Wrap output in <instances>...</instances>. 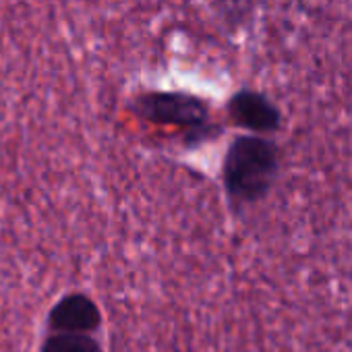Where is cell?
<instances>
[{"label": "cell", "instance_id": "5b68a950", "mask_svg": "<svg viewBox=\"0 0 352 352\" xmlns=\"http://www.w3.org/2000/svg\"><path fill=\"white\" fill-rule=\"evenodd\" d=\"M40 352H104L102 344L89 333H50Z\"/></svg>", "mask_w": 352, "mask_h": 352}, {"label": "cell", "instance_id": "277c9868", "mask_svg": "<svg viewBox=\"0 0 352 352\" xmlns=\"http://www.w3.org/2000/svg\"><path fill=\"white\" fill-rule=\"evenodd\" d=\"M228 116L236 126H243L255 133H272L280 126L278 108L263 94H257L251 89H243L230 98Z\"/></svg>", "mask_w": 352, "mask_h": 352}, {"label": "cell", "instance_id": "7a4b0ae2", "mask_svg": "<svg viewBox=\"0 0 352 352\" xmlns=\"http://www.w3.org/2000/svg\"><path fill=\"white\" fill-rule=\"evenodd\" d=\"M131 110L147 122L185 126L197 137L210 126L208 102L187 91H147L133 100Z\"/></svg>", "mask_w": 352, "mask_h": 352}, {"label": "cell", "instance_id": "6da1fadb", "mask_svg": "<svg viewBox=\"0 0 352 352\" xmlns=\"http://www.w3.org/2000/svg\"><path fill=\"white\" fill-rule=\"evenodd\" d=\"M278 170L276 145L261 137H239L224 157V187L232 201H259L272 187Z\"/></svg>", "mask_w": 352, "mask_h": 352}, {"label": "cell", "instance_id": "3957f363", "mask_svg": "<svg viewBox=\"0 0 352 352\" xmlns=\"http://www.w3.org/2000/svg\"><path fill=\"white\" fill-rule=\"evenodd\" d=\"M102 325L100 307L83 292L65 294L48 313L52 333H94Z\"/></svg>", "mask_w": 352, "mask_h": 352}]
</instances>
